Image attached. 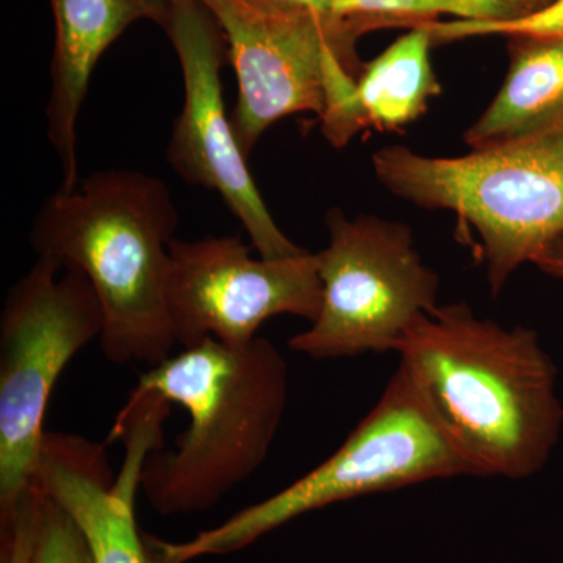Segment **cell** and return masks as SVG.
<instances>
[{
  "instance_id": "6da1fadb",
  "label": "cell",
  "mask_w": 563,
  "mask_h": 563,
  "mask_svg": "<svg viewBox=\"0 0 563 563\" xmlns=\"http://www.w3.org/2000/svg\"><path fill=\"white\" fill-rule=\"evenodd\" d=\"M396 352L477 477L526 479L547 463L563 409L554 363L532 329L450 303L421 314Z\"/></svg>"
},
{
  "instance_id": "7a4b0ae2",
  "label": "cell",
  "mask_w": 563,
  "mask_h": 563,
  "mask_svg": "<svg viewBox=\"0 0 563 563\" xmlns=\"http://www.w3.org/2000/svg\"><path fill=\"white\" fill-rule=\"evenodd\" d=\"M179 213L158 177L102 169L47 196L32 221L36 257L90 280L103 313L101 350L118 366H155L177 346L168 312Z\"/></svg>"
},
{
  "instance_id": "3957f363",
  "label": "cell",
  "mask_w": 563,
  "mask_h": 563,
  "mask_svg": "<svg viewBox=\"0 0 563 563\" xmlns=\"http://www.w3.org/2000/svg\"><path fill=\"white\" fill-rule=\"evenodd\" d=\"M140 393H157L190 422L172 448L152 451L141 490L163 517L202 512L261 470L288 399V366L276 344L206 340L141 373Z\"/></svg>"
},
{
  "instance_id": "277c9868",
  "label": "cell",
  "mask_w": 563,
  "mask_h": 563,
  "mask_svg": "<svg viewBox=\"0 0 563 563\" xmlns=\"http://www.w3.org/2000/svg\"><path fill=\"white\" fill-rule=\"evenodd\" d=\"M461 476L476 472L412 374L399 363L379 401L331 457L276 495L187 542L147 539V561L188 563L235 553L322 507Z\"/></svg>"
},
{
  "instance_id": "5b68a950",
  "label": "cell",
  "mask_w": 563,
  "mask_h": 563,
  "mask_svg": "<svg viewBox=\"0 0 563 563\" xmlns=\"http://www.w3.org/2000/svg\"><path fill=\"white\" fill-rule=\"evenodd\" d=\"M373 168L393 195L473 229L493 295L563 235V125L462 157L383 147Z\"/></svg>"
},
{
  "instance_id": "8992f818",
  "label": "cell",
  "mask_w": 563,
  "mask_h": 563,
  "mask_svg": "<svg viewBox=\"0 0 563 563\" xmlns=\"http://www.w3.org/2000/svg\"><path fill=\"white\" fill-rule=\"evenodd\" d=\"M217 18L239 80L233 131L250 157L282 118L336 120L351 109L365 25L273 0H199Z\"/></svg>"
},
{
  "instance_id": "52a82bcc",
  "label": "cell",
  "mask_w": 563,
  "mask_h": 563,
  "mask_svg": "<svg viewBox=\"0 0 563 563\" xmlns=\"http://www.w3.org/2000/svg\"><path fill=\"white\" fill-rule=\"evenodd\" d=\"M103 313L90 280L49 258L11 285L0 313V520H13L35 487L47 406L62 373L101 339Z\"/></svg>"
},
{
  "instance_id": "ba28073f",
  "label": "cell",
  "mask_w": 563,
  "mask_h": 563,
  "mask_svg": "<svg viewBox=\"0 0 563 563\" xmlns=\"http://www.w3.org/2000/svg\"><path fill=\"white\" fill-rule=\"evenodd\" d=\"M325 225L329 243L317 252L320 313L288 346L314 361L396 352L413 322L439 307V276L402 222L332 209Z\"/></svg>"
},
{
  "instance_id": "9c48e42d",
  "label": "cell",
  "mask_w": 563,
  "mask_h": 563,
  "mask_svg": "<svg viewBox=\"0 0 563 563\" xmlns=\"http://www.w3.org/2000/svg\"><path fill=\"white\" fill-rule=\"evenodd\" d=\"M162 27L179 58L185 90L166 150L169 166L187 184L218 192L261 257L301 254L306 250L282 232L263 201L225 110L221 68L228 43L217 18L199 0H168Z\"/></svg>"
},
{
  "instance_id": "30bf717a",
  "label": "cell",
  "mask_w": 563,
  "mask_h": 563,
  "mask_svg": "<svg viewBox=\"0 0 563 563\" xmlns=\"http://www.w3.org/2000/svg\"><path fill=\"white\" fill-rule=\"evenodd\" d=\"M239 236L174 239L168 312L177 346L217 340L242 346L280 314L317 320L322 284L317 254L252 257Z\"/></svg>"
},
{
  "instance_id": "8fae6325",
  "label": "cell",
  "mask_w": 563,
  "mask_h": 563,
  "mask_svg": "<svg viewBox=\"0 0 563 563\" xmlns=\"http://www.w3.org/2000/svg\"><path fill=\"white\" fill-rule=\"evenodd\" d=\"M125 453L114 476L106 446L76 433L46 432L35 485L76 521L95 563H150L135 521L144 462L165 444L163 422L140 413L122 426Z\"/></svg>"
},
{
  "instance_id": "7c38bea8",
  "label": "cell",
  "mask_w": 563,
  "mask_h": 563,
  "mask_svg": "<svg viewBox=\"0 0 563 563\" xmlns=\"http://www.w3.org/2000/svg\"><path fill=\"white\" fill-rule=\"evenodd\" d=\"M55 44L47 139L62 162V188L79 184L77 124L96 66L111 44L135 22L162 25L168 0H49Z\"/></svg>"
},
{
  "instance_id": "4fadbf2b",
  "label": "cell",
  "mask_w": 563,
  "mask_h": 563,
  "mask_svg": "<svg viewBox=\"0 0 563 563\" xmlns=\"http://www.w3.org/2000/svg\"><path fill=\"white\" fill-rule=\"evenodd\" d=\"M563 125V35L509 36L501 90L463 139L472 151L529 139Z\"/></svg>"
},
{
  "instance_id": "5bb4252c",
  "label": "cell",
  "mask_w": 563,
  "mask_h": 563,
  "mask_svg": "<svg viewBox=\"0 0 563 563\" xmlns=\"http://www.w3.org/2000/svg\"><path fill=\"white\" fill-rule=\"evenodd\" d=\"M433 44L429 29L417 25L363 66L354 90L361 131H398L428 110L442 91L431 65Z\"/></svg>"
},
{
  "instance_id": "9a60e30c",
  "label": "cell",
  "mask_w": 563,
  "mask_h": 563,
  "mask_svg": "<svg viewBox=\"0 0 563 563\" xmlns=\"http://www.w3.org/2000/svg\"><path fill=\"white\" fill-rule=\"evenodd\" d=\"M336 16L358 22L369 32L417 27L442 16L463 21H510L542 10L539 0H328Z\"/></svg>"
},
{
  "instance_id": "2e32d148",
  "label": "cell",
  "mask_w": 563,
  "mask_h": 563,
  "mask_svg": "<svg viewBox=\"0 0 563 563\" xmlns=\"http://www.w3.org/2000/svg\"><path fill=\"white\" fill-rule=\"evenodd\" d=\"M32 563H95L79 526L40 488Z\"/></svg>"
},
{
  "instance_id": "e0dca14e",
  "label": "cell",
  "mask_w": 563,
  "mask_h": 563,
  "mask_svg": "<svg viewBox=\"0 0 563 563\" xmlns=\"http://www.w3.org/2000/svg\"><path fill=\"white\" fill-rule=\"evenodd\" d=\"M433 43H451L476 36L563 35V0H553L542 10L510 21H433L426 24Z\"/></svg>"
},
{
  "instance_id": "ac0fdd59",
  "label": "cell",
  "mask_w": 563,
  "mask_h": 563,
  "mask_svg": "<svg viewBox=\"0 0 563 563\" xmlns=\"http://www.w3.org/2000/svg\"><path fill=\"white\" fill-rule=\"evenodd\" d=\"M38 487L24 496L13 520L2 529V563H32L36 532Z\"/></svg>"
},
{
  "instance_id": "d6986e66",
  "label": "cell",
  "mask_w": 563,
  "mask_h": 563,
  "mask_svg": "<svg viewBox=\"0 0 563 563\" xmlns=\"http://www.w3.org/2000/svg\"><path fill=\"white\" fill-rule=\"evenodd\" d=\"M533 263L540 266L543 272L563 279V235L555 239L553 243L548 244Z\"/></svg>"
},
{
  "instance_id": "ffe728a7",
  "label": "cell",
  "mask_w": 563,
  "mask_h": 563,
  "mask_svg": "<svg viewBox=\"0 0 563 563\" xmlns=\"http://www.w3.org/2000/svg\"><path fill=\"white\" fill-rule=\"evenodd\" d=\"M539 2H542L543 5H548V3L553 2V0H539Z\"/></svg>"
}]
</instances>
